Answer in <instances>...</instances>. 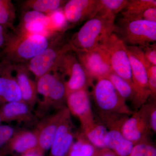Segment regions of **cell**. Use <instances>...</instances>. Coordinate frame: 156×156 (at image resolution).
Instances as JSON below:
<instances>
[{
  "label": "cell",
  "instance_id": "cell-34",
  "mask_svg": "<svg viewBox=\"0 0 156 156\" xmlns=\"http://www.w3.org/2000/svg\"><path fill=\"white\" fill-rule=\"evenodd\" d=\"M150 101L151 107L150 111V123L152 131L156 133V98Z\"/></svg>",
  "mask_w": 156,
  "mask_h": 156
},
{
  "label": "cell",
  "instance_id": "cell-33",
  "mask_svg": "<svg viewBox=\"0 0 156 156\" xmlns=\"http://www.w3.org/2000/svg\"><path fill=\"white\" fill-rule=\"evenodd\" d=\"M9 30L0 24V50H2L5 48L12 36Z\"/></svg>",
  "mask_w": 156,
  "mask_h": 156
},
{
  "label": "cell",
  "instance_id": "cell-2",
  "mask_svg": "<svg viewBox=\"0 0 156 156\" xmlns=\"http://www.w3.org/2000/svg\"><path fill=\"white\" fill-rule=\"evenodd\" d=\"M59 34L52 37L38 34H12L9 43L2 50V58L12 64H27L48 48Z\"/></svg>",
  "mask_w": 156,
  "mask_h": 156
},
{
  "label": "cell",
  "instance_id": "cell-9",
  "mask_svg": "<svg viewBox=\"0 0 156 156\" xmlns=\"http://www.w3.org/2000/svg\"><path fill=\"white\" fill-rule=\"evenodd\" d=\"M102 47L108 53L113 72L134 87L129 57L122 40L113 32Z\"/></svg>",
  "mask_w": 156,
  "mask_h": 156
},
{
  "label": "cell",
  "instance_id": "cell-7",
  "mask_svg": "<svg viewBox=\"0 0 156 156\" xmlns=\"http://www.w3.org/2000/svg\"><path fill=\"white\" fill-rule=\"evenodd\" d=\"M118 30L122 39L127 46L142 48L155 43L156 22L144 20L126 21L122 20Z\"/></svg>",
  "mask_w": 156,
  "mask_h": 156
},
{
  "label": "cell",
  "instance_id": "cell-26",
  "mask_svg": "<svg viewBox=\"0 0 156 156\" xmlns=\"http://www.w3.org/2000/svg\"><path fill=\"white\" fill-rule=\"evenodd\" d=\"M15 7L12 2L10 0H0V24L15 31Z\"/></svg>",
  "mask_w": 156,
  "mask_h": 156
},
{
  "label": "cell",
  "instance_id": "cell-6",
  "mask_svg": "<svg viewBox=\"0 0 156 156\" xmlns=\"http://www.w3.org/2000/svg\"><path fill=\"white\" fill-rule=\"evenodd\" d=\"M62 37V34L58 35L48 48L27 63L29 71L33 74L37 80L52 72L61 56L72 50L69 42L63 41Z\"/></svg>",
  "mask_w": 156,
  "mask_h": 156
},
{
  "label": "cell",
  "instance_id": "cell-31",
  "mask_svg": "<svg viewBox=\"0 0 156 156\" xmlns=\"http://www.w3.org/2000/svg\"><path fill=\"white\" fill-rule=\"evenodd\" d=\"M16 131L12 126L0 125V148L9 142Z\"/></svg>",
  "mask_w": 156,
  "mask_h": 156
},
{
  "label": "cell",
  "instance_id": "cell-15",
  "mask_svg": "<svg viewBox=\"0 0 156 156\" xmlns=\"http://www.w3.org/2000/svg\"><path fill=\"white\" fill-rule=\"evenodd\" d=\"M65 82L64 76L58 72L57 79L50 89L48 96L44 100L38 101V106L35 112L37 117L42 119L48 115V113L52 110L57 111L66 106L65 103L66 102V95Z\"/></svg>",
  "mask_w": 156,
  "mask_h": 156
},
{
  "label": "cell",
  "instance_id": "cell-3",
  "mask_svg": "<svg viewBox=\"0 0 156 156\" xmlns=\"http://www.w3.org/2000/svg\"><path fill=\"white\" fill-rule=\"evenodd\" d=\"M97 80L93 86L92 96L101 121L116 116H130L134 113L108 79Z\"/></svg>",
  "mask_w": 156,
  "mask_h": 156
},
{
  "label": "cell",
  "instance_id": "cell-13",
  "mask_svg": "<svg viewBox=\"0 0 156 156\" xmlns=\"http://www.w3.org/2000/svg\"><path fill=\"white\" fill-rule=\"evenodd\" d=\"M65 106L56 112L48 115L38 124L35 131L37 135L38 148L44 153L50 149L62 119L67 110Z\"/></svg>",
  "mask_w": 156,
  "mask_h": 156
},
{
  "label": "cell",
  "instance_id": "cell-10",
  "mask_svg": "<svg viewBox=\"0 0 156 156\" xmlns=\"http://www.w3.org/2000/svg\"><path fill=\"white\" fill-rule=\"evenodd\" d=\"M93 79L107 78L113 72L108 53L102 47L89 51H73Z\"/></svg>",
  "mask_w": 156,
  "mask_h": 156
},
{
  "label": "cell",
  "instance_id": "cell-18",
  "mask_svg": "<svg viewBox=\"0 0 156 156\" xmlns=\"http://www.w3.org/2000/svg\"><path fill=\"white\" fill-rule=\"evenodd\" d=\"M0 115L3 122L30 123L36 119L33 109L23 101L4 104L0 108Z\"/></svg>",
  "mask_w": 156,
  "mask_h": 156
},
{
  "label": "cell",
  "instance_id": "cell-30",
  "mask_svg": "<svg viewBox=\"0 0 156 156\" xmlns=\"http://www.w3.org/2000/svg\"><path fill=\"white\" fill-rule=\"evenodd\" d=\"M35 21H38L44 23L48 26L49 28V19L47 14L36 11H25L22 16L20 23H25Z\"/></svg>",
  "mask_w": 156,
  "mask_h": 156
},
{
  "label": "cell",
  "instance_id": "cell-4",
  "mask_svg": "<svg viewBox=\"0 0 156 156\" xmlns=\"http://www.w3.org/2000/svg\"><path fill=\"white\" fill-rule=\"evenodd\" d=\"M126 48L131 66L133 87L136 93L132 107L135 112L146 103L149 98L151 97L148 84L147 69L152 64L147 60L139 47L126 45Z\"/></svg>",
  "mask_w": 156,
  "mask_h": 156
},
{
  "label": "cell",
  "instance_id": "cell-19",
  "mask_svg": "<svg viewBox=\"0 0 156 156\" xmlns=\"http://www.w3.org/2000/svg\"><path fill=\"white\" fill-rule=\"evenodd\" d=\"M38 148L37 133L35 130L17 131L4 149L9 152L20 154V155Z\"/></svg>",
  "mask_w": 156,
  "mask_h": 156
},
{
  "label": "cell",
  "instance_id": "cell-5",
  "mask_svg": "<svg viewBox=\"0 0 156 156\" xmlns=\"http://www.w3.org/2000/svg\"><path fill=\"white\" fill-rule=\"evenodd\" d=\"M71 51L61 56L53 70L64 77H69V80L65 82L66 96L79 90H88V88L93 85V78L78 60L75 53H71Z\"/></svg>",
  "mask_w": 156,
  "mask_h": 156
},
{
  "label": "cell",
  "instance_id": "cell-27",
  "mask_svg": "<svg viewBox=\"0 0 156 156\" xmlns=\"http://www.w3.org/2000/svg\"><path fill=\"white\" fill-rule=\"evenodd\" d=\"M128 2V0H98L96 14H106L116 16L126 9Z\"/></svg>",
  "mask_w": 156,
  "mask_h": 156
},
{
  "label": "cell",
  "instance_id": "cell-25",
  "mask_svg": "<svg viewBox=\"0 0 156 156\" xmlns=\"http://www.w3.org/2000/svg\"><path fill=\"white\" fill-rule=\"evenodd\" d=\"M107 78L111 81L119 95L126 101L131 102L133 107L136 95L133 86L113 72H112Z\"/></svg>",
  "mask_w": 156,
  "mask_h": 156
},
{
  "label": "cell",
  "instance_id": "cell-11",
  "mask_svg": "<svg viewBox=\"0 0 156 156\" xmlns=\"http://www.w3.org/2000/svg\"><path fill=\"white\" fill-rule=\"evenodd\" d=\"M0 61V103L22 100L15 76L13 64L2 58Z\"/></svg>",
  "mask_w": 156,
  "mask_h": 156
},
{
  "label": "cell",
  "instance_id": "cell-40",
  "mask_svg": "<svg viewBox=\"0 0 156 156\" xmlns=\"http://www.w3.org/2000/svg\"><path fill=\"white\" fill-rule=\"evenodd\" d=\"M2 117H1V115H0V123L2 122Z\"/></svg>",
  "mask_w": 156,
  "mask_h": 156
},
{
  "label": "cell",
  "instance_id": "cell-36",
  "mask_svg": "<svg viewBox=\"0 0 156 156\" xmlns=\"http://www.w3.org/2000/svg\"><path fill=\"white\" fill-rule=\"evenodd\" d=\"M96 156H117L113 151L107 148L99 150Z\"/></svg>",
  "mask_w": 156,
  "mask_h": 156
},
{
  "label": "cell",
  "instance_id": "cell-20",
  "mask_svg": "<svg viewBox=\"0 0 156 156\" xmlns=\"http://www.w3.org/2000/svg\"><path fill=\"white\" fill-rule=\"evenodd\" d=\"M105 147L114 152L117 156H129L134 144L125 137L121 129L108 130L104 139Z\"/></svg>",
  "mask_w": 156,
  "mask_h": 156
},
{
  "label": "cell",
  "instance_id": "cell-21",
  "mask_svg": "<svg viewBox=\"0 0 156 156\" xmlns=\"http://www.w3.org/2000/svg\"><path fill=\"white\" fill-rule=\"evenodd\" d=\"M81 129L85 137L95 147L99 150L106 148L104 139L108 130L101 121L95 119L91 124Z\"/></svg>",
  "mask_w": 156,
  "mask_h": 156
},
{
  "label": "cell",
  "instance_id": "cell-39",
  "mask_svg": "<svg viewBox=\"0 0 156 156\" xmlns=\"http://www.w3.org/2000/svg\"><path fill=\"white\" fill-rule=\"evenodd\" d=\"M3 56V52L2 50H0V61L2 60Z\"/></svg>",
  "mask_w": 156,
  "mask_h": 156
},
{
  "label": "cell",
  "instance_id": "cell-8",
  "mask_svg": "<svg viewBox=\"0 0 156 156\" xmlns=\"http://www.w3.org/2000/svg\"><path fill=\"white\" fill-rule=\"evenodd\" d=\"M150 101L142 105L126 120L121 128L123 136L136 144L151 140L152 131L150 123Z\"/></svg>",
  "mask_w": 156,
  "mask_h": 156
},
{
  "label": "cell",
  "instance_id": "cell-29",
  "mask_svg": "<svg viewBox=\"0 0 156 156\" xmlns=\"http://www.w3.org/2000/svg\"><path fill=\"white\" fill-rule=\"evenodd\" d=\"M129 156H156V148L151 140L134 145Z\"/></svg>",
  "mask_w": 156,
  "mask_h": 156
},
{
  "label": "cell",
  "instance_id": "cell-24",
  "mask_svg": "<svg viewBox=\"0 0 156 156\" xmlns=\"http://www.w3.org/2000/svg\"><path fill=\"white\" fill-rule=\"evenodd\" d=\"M62 0H28L23 3L25 11H34L48 14L61 8L66 2Z\"/></svg>",
  "mask_w": 156,
  "mask_h": 156
},
{
  "label": "cell",
  "instance_id": "cell-35",
  "mask_svg": "<svg viewBox=\"0 0 156 156\" xmlns=\"http://www.w3.org/2000/svg\"><path fill=\"white\" fill-rule=\"evenodd\" d=\"M139 20L156 22V8L153 7L146 10L140 16Z\"/></svg>",
  "mask_w": 156,
  "mask_h": 156
},
{
  "label": "cell",
  "instance_id": "cell-23",
  "mask_svg": "<svg viewBox=\"0 0 156 156\" xmlns=\"http://www.w3.org/2000/svg\"><path fill=\"white\" fill-rule=\"evenodd\" d=\"M75 138L68 156H97L99 149L89 142L82 131L76 133Z\"/></svg>",
  "mask_w": 156,
  "mask_h": 156
},
{
  "label": "cell",
  "instance_id": "cell-17",
  "mask_svg": "<svg viewBox=\"0 0 156 156\" xmlns=\"http://www.w3.org/2000/svg\"><path fill=\"white\" fill-rule=\"evenodd\" d=\"M13 64L14 76L21 92L22 101L33 109L38 100L37 83L30 77L26 64Z\"/></svg>",
  "mask_w": 156,
  "mask_h": 156
},
{
  "label": "cell",
  "instance_id": "cell-37",
  "mask_svg": "<svg viewBox=\"0 0 156 156\" xmlns=\"http://www.w3.org/2000/svg\"><path fill=\"white\" fill-rule=\"evenodd\" d=\"M44 153L38 148L35 149L26 153L21 155L20 156H44Z\"/></svg>",
  "mask_w": 156,
  "mask_h": 156
},
{
  "label": "cell",
  "instance_id": "cell-22",
  "mask_svg": "<svg viewBox=\"0 0 156 156\" xmlns=\"http://www.w3.org/2000/svg\"><path fill=\"white\" fill-rule=\"evenodd\" d=\"M156 8L155 0H129L128 5L122 12V20H139L140 16L149 8Z\"/></svg>",
  "mask_w": 156,
  "mask_h": 156
},
{
  "label": "cell",
  "instance_id": "cell-16",
  "mask_svg": "<svg viewBox=\"0 0 156 156\" xmlns=\"http://www.w3.org/2000/svg\"><path fill=\"white\" fill-rule=\"evenodd\" d=\"M98 5V0H70L62 10L68 22L78 24L95 16Z\"/></svg>",
  "mask_w": 156,
  "mask_h": 156
},
{
  "label": "cell",
  "instance_id": "cell-14",
  "mask_svg": "<svg viewBox=\"0 0 156 156\" xmlns=\"http://www.w3.org/2000/svg\"><path fill=\"white\" fill-rule=\"evenodd\" d=\"M73 124L68 108L62 119L51 147L49 156H68L75 139Z\"/></svg>",
  "mask_w": 156,
  "mask_h": 156
},
{
  "label": "cell",
  "instance_id": "cell-32",
  "mask_svg": "<svg viewBox=\"0 0 156 156\" xmlns=\"http://www.w3.org/2000/svg\"><path fill=\"white\" fill-rule=\"evenodd\" d=\"M141 49L147 60L151 64L156 66V43L151 44Z\"/></svg>",
  "mask_w": 156,
  "mask_h": 156
},
{
  "label": "cell",
  "instance_id": "cell-28",
  "mask_svg": "<svg viewBox=\"0 0 156 156\" xmlns=\"http://www.w3.org/2000/svg\"><path fill=\"white\" fill-rule=\"evenodd\" d=\"M49 19V29L54 33H63L68 21L62 8L47 14Z\"/></svg>",
  "mask_w": 156,
  "mask_h": 156
},
{
  "label": "cell",
  "instance_id": "cell-1",
  "mask_svg": "<svg viewBox=\"0 0 156 156\" xmlns=\"http://www.w3.org/2000/svg\"><path fill=\"white\" fill-rule=\"evenodd\" d=\"M115 17L98 13L88 20L69 41L73 51H89L102 47L114 32Z\"/></svg>",
  "mask_w": 156,
  "mask_h": 156
},
{
  "label": "cell",
  "instance_id": "cell-38",
  "mask_svg": "<svg viewBox=\"0 0 156 156\" xmlns=\"http://www.w3.org/2000/svg\"><path fill=\"white\" fill-rule=\"evenodd\" d=\"M6 151L4 149H3L2 150L0 151V156H5L7 154Z\"/></svg>",
  "mask_w": 156,
  "mask_h": 156
},
{
  "label": "cell",
  "instance_id": "cell-12",
  "mask_svg": "<svg viewBox=\"0 0 156 156\" xmlns=\"http://www.w3.org/2000/svg\"><path fill=\"white\" fill-rule=\"evenodd\" d=\"M66 103L71 114L80 120L81 128L91 124L95 120L88 90L83 89L70 93L66 96Z\"/></svg>",
  "mask_w": 156,
  "mask_h": 156
}]
</instances>
